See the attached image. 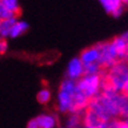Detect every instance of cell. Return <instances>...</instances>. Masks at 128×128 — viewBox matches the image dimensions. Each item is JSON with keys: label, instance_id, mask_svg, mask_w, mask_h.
Returning a JSON list of instances; mask_svg holds the SVG:
<instances>
[{"label": "cell", "instance_id": "21", "mask_svg": "<svg viewBox=\"0 0 128 128\" xmlns=\"http://www.w3.org/2000/svg\"><path fill=\"white\" fill-rule=\"evenodd\" d=\"M124 93L128 94V86H127V88H126V90H124Z\"/></svg>", "mask_w": 128, "mask_h": 128}, {"label": "cell", "instance_id": "15", "mask_svg": "<svg viewBox=\"0 0 128 128\" xmlns=\"http://www.w3.org/2000/svg\"><path fill=\"white\" fill-rule=\"evenodd\" d=\"M36 100L41 105L50 104V100H52V92H50V89L47 88V87H42L38 92V94H36Z\"/></svg>", "mask_w": 128, "mask_h": 128}, {"label": "cell", "instance_id": "5", "mask_svg": "<svg viewBox=\"0 0 128 128\" xmlns=\"http://www.w3.org/2000/svg\"><path fill=\"white\" fill-rule=\"evenodd\" d=\"M99 45V50H100V60L99 64L104 70H107L110 66H113L115 62H118L119 55L116 53V50L114 45L112 44V41H104V42L98 44Z\"/></svg>", "mask_w": 128, "mask_h": 128}, {"label": "cell", "instance_id": "12", "mask_svg": "<svg viewBox=\"0 0 128 128\" xmlns=\"http://www.w3.org/2000/svg\"><path fill=\"white\" fill-rule=\"evenodd\" d=\"M28 24L26 21H24V20H16V24L13 25V27L11 30V33H10V38L12 39H16V38H19L21 35H24L26 32L28 31Z\"/></svg>", "mask_w": 128, "mask_h": 128}, {"label": "cell", "instance_id": "7", "mask_svg": "<svg viewBox=\"0 0 128 128\" xmlns=\"http://www.w3.org/2000/svg\"><path fill=\"white\" fill-rule=\"evenodd\" d=\"M79 59L81 60V62L84 64V66H90V65H95L99 64L100 60V50H99V45H93V46H89L87 48L82 50Z\"/></svg>", "mask_w": 128, "mask_h": 128}, {"label": "cell", "instance_id": "1", "mask_svg": "<svg viewBox=\"0 0 128 128\" xmlns=\"http://www.w3.org/2000/svg\"><path fill=\"white\" fill-rule=\"evenodd\" d=\"M122 93L104 88L96 98L89 101L84 112V126H98L102 122L120 119Z\"/></svg>", "mask_w": 128, "mask_h": 128}, {"label": "cell", "instance_id": "16", "mask_svg": "<svg viewBox=\"0 0 128 128\" xmlns=\"http://www.w3.org/2000/svg\"><path fill=\"white\" fill-rule=\"evenodd\" d=\"M120 119H116V120L102 122V124H98V126H84L82 128H119L120 127Z\"/></svg>", "mask_w": 128, "mask_h": 128}, {"label": "cell", "instance_id": "11", "mask_svg": "<svg viewBox=\"0 0 128 128\" xmlns=\"http://www.w3.org/2000/svg\"><path fill=\"white\" fill-rule=\"evenodd\" d=\"M84 113H70L65 119V128H82L84 127Z\"/></svg>", "mask_w": 128, "mask_h": 128}, {"label": "cell", "instance_id": "17", "mask_svg": "<svg viewBox=\"0 0 128 128\" xmlns=\"http://www.w3.org/2000/svg\"><path fill=\"white\" fill-rule=\"evenodd\" d=\"M7 48H8V45L6 42V40L0 39V54H5L7 52Z\"/></svg>", "mask_w": 128, "mask_h": 128}, {"label": "cell", "instance_id": "22", "mask_svg": "<svg viewBox=\"0 0 128 128\" xmlns=\"http://www.w3.org/2000/svg\"><path fill=\"white\" fill-rule=\"evenodd\" d=\"M58 128H65V127H58Z\"/></svg>", "mask_w": 128, "mask_h": 128}, {"label": "cell", "instance_id": "3", "mask_svg": "<svg viewBox=\"0 0 128 128\" xmlns=\"http://www.w3.org/2000/svg\"><path fill=\"white\" fill-rule=\"evenodd\" d=\"M102 76L105 88H109L118 93H124L128 86V61L119 60L104 70Z\"/></svg>", "mask_w": 128, "mask_h": 128}, {"label": "cell", "instance_id": "4", "mask_svg": "<svg viewBox=\"0 0 128 128\" xmlns=\"http://www.w3.org/2000/svg\"><path fill=\"white\" fill-rule=\"evenodd\" d=\"M104 74L99 75H89L85 74L80 80L76 81L79 90L85 95L89 101L93 100L94 98H96L99 94L102 92V89L105 88L104 84Z\"/></svg>", "mask_w": 128, "mask_h": 128}, {"label": "cell", "instance_id": "19", "mask_svg": "<svg viewBox=\"0 0 128 128\" xmlns=\"http://www.w3.org/2000/svg\"><path fill=\"white\" fill-rule=\"evenodd\" d=\"M122 35H124V39H126V40L128 41V31H126L124 33H122Z\"/></svg>", "mask_w": 128, "mask_h": 128}, {"label": "cell", "instance_id": "18", "mask_svg": "<svg viewBox=\"0 0 128 128\" xmlns=\"http://www.w3.org/2000/svg\"><path fill=\"white\" fill-rule=\"evenodd\" d=\"M26 128H39L38 127V124H36V121L35 119H31V120L27 122V127Z\"/></svg>", "mask_w": 128, "mask_h": 128}, {"label": "cell", "instance_id": "14", "mask_svg": "<svg viewBox=\"0 0 128 128\" xmlns=\"http://www.w3.org/2000/svg\"><path fill=\"white\" fill-rule=\"evenodd\" d=\"M0 2L6 11L12 13L13 16H18L20 14V5L18 0H0Z\"/></svg>", "mask_w": 128, "mask_h": 128}, {"label": "cell", "instance_id": "20", "mask_svg": "<svg viewBox=\"0 0 128 128\" xmlns=\"http://www.w3.org/2000/svg\"><path fill=\"white\" fill-rule=\"evenodd\" d=\"M122 4L124 5V7H128V0H122Z\"/></svg>", "mask_w": 128, "mask_h": 128}, {"label": "cell", "instance_id": "10", "mask_svg": "<svg viewBox=\"0 0 128 128\" xmlns=\"http://www.w3.org/2000/svg\"><path fill=\"white\" fill-rule=\"evenodd\" d=\"M110 41H112V44L114 45L115 50H116L119 59L128 61V41L124 38V35L122 34L118 35L115 38H113Z\"/></svg>", "mask_w": 128, "mask_h": 128}, {"label": "cell", "instance_id": "13", "mask_svg": "<svg viewBox=\"0 0 128 128\" xmlns=\"http://www.w3.org/2000/svg\"><path fill=\"white\" fill-rule=\"evenodd\" d=\"M16 20H18V18H10V19L0 20V39L6 40V38H10L11 30Z\"/></svg>", "mask_w": 128, "mask_h": 128}, {"label": "cell", "instance_id": "2", "mask_svg": "<svg viewBox=\"0 0 128 128\" xmlns=\"http://www.w3.org/2000/svg\"><path fill=\"white\" fill-rule=\"evenodd\" d=\"M89 104V100L79 90L76 81L65 78L60 82L56 94V109L61 114L84 113Z\"/></svg>", "mask_w": 128, "mask_h": 128}, {"label": "cell", "instance_id": "6", "mask_svg": "<svg viewBox=\"0 0 128 128\" xmlns=\"http://www.w3.org/2000/svg\"><path fill=\"white\" fill-rule=\"evenodd\" d=\"M85 75V66L79 56L70 59L66 67V78L73 81H78Z\"/></svg>", "mask_w": 128, "mask_h": 128}, {"label": "cell", "instance_id": "9", "mask_svg": "<svg viewBox=\"0 0 128 128\" xmlns=\"http://www.w3.org/2000/svg\"><path fill=\"white\" fill-rule=\"evenodd\" d=\"M99 2L101 4L106 13L114 18L122 16L126 8L124 5L122 4V0H99Z\"/></svg>", "mask_w": 128, "mask_h": 128}, {"label": "cell", "instance_id": "8", "mask_svg": "<svg viewBox=\"0 0 128 128\" xmlns=\"http://www.w3.org/2000/svg\"><path fill=\"white\" fill-rule=\"evenodd\" d=\"M39 128H58L60 127L58 114L52 112H45L34 118Z\"/></svg>", "mask_w": 128, "mask_h": 128}]
</instances>
